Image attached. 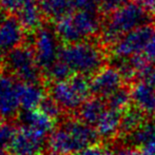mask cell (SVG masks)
<instances>
[{
	"mask_svg": "<svg viewBox=\"0 0 155 155\" xmlns=\"http://www.w3.org/2000/svg\"><path fill=\"white\" fill-rule=\"evenodd\" d=\"M107 106L109 109L118 111V112H126L130 108V104L132 102V96H131V90L127 87H121L120 89L114 92L111 96L106 99Z\"/></svg>",
	"mask_w": 155,
	"mask_h": 155,
	"instance_id": "cell-22",
	"label": "cell"
},
{
	"mask_svg": "<svg viewBox=\"0 0 155 155\" xmlns=\"http://www.w3.org/2000/svg\"><path fill=\"white\" fill-rule=\"evenodd\" d=\"M25 31L17 16L10 15L0 23V56L23 45Z\"/></svg>",
	"mask_w": 155,
	"mask_h": 155,
	"instance_id": "cell-11",
	"label": "cell"
},
{
	"mask_svg": "<svg viewBox=\"0 0 155 155\" xmlns=\"http://www.w3.org/2000/svg\"><path fill=\"white\" fill-rule=\"evenodd\" d=\"M49 92V96L61 110H78L92 94L91 79L74 74L69 79L52 84Z\"/></svg>",
	"mask_w": 155,
	"mask_h": 155,
	"instance_id": "cell-5",
	"label": "cell"
},
{
	"mask_svg": "<svg viewBox=\"0 0 155 155\" xmlns=\"http://www.w3.org/2000/svg\"><path fill=\"white\" fill-rule=\"evenodd\" d=\"M18 97L20 109L23 111H31L39 109L47 96L40 84H27L19 81Z\"/></svg>",
	"mask_w": 155,
	"mask_h": 155,
	"instance_id": "cell-15",
	"label": "cell"
},
{
	"mask_svg": "<svg viewBox=\"0 0 155 155\" xmlns=\"http://www.w3.org/2000/svg\"><path fill=\"white\" fill-rule=\"evenodd\" d=\"M107 155H143L140 150L137 149H124L116 153H108Z\"/></svg>",
	"mask_w": 155,
	"mask_h": 155,
	"instance_id": "cell-32",
	"label": "cell"
},
{
	"mask_svg": "<svg viewBox=\"0 0 155 155\" xmlns=\"http://www.w3.org/2000/svg\"><path fill=\"white\" fill-rule=\"evenodd\" d=\"M131 96L134 107L141 111L147 116L155 115V90L143 81H137L132 84Z\"/></svg>",
	"mask_w": 155,
	"mask_h": 155,
	"instance_id": "cell-14",
	"label": "cell"
},
{
	"mask_svg": "<svg viewBox=\"0 0 155 155\" xmlns=\"http://www.w3.org/2000/svg\"><path fill=\"white\" fill-rule=\"evenodd\" d=\"M49 155H59V154H56V153H52V152H51V153H50Z\"/></svg>",
	"mask_w": 155,
	"mask_h": 155,
	"instance_id": "cell-33",
	"label": "cell"
},
{
	"mask_svg": "<svg viewBox=\"0 0 155 155\" xmlns=\"http://www.w3.org/2000/svg\"><path fill=\"white\" fill-rule=\"evenodd\" d=\"M98 135L94 127L79 119H68L49 136V148L52 153L59 155H75L81 150L97 145Z\"/></svg>",
	"mask_w": 155,
	"mask_h": 155,
	"instance_id": "cell-2",
	"label": "cell"
},
{
	"mask_svg": "<svg viewBox=\"0 0 155 155\" xmlns=\"http://www.w3.org/2000/svg\"><path fill=\"white\" fill-rule=\"evenodd\" d=\"M73 75L74 74L72 73L70 68L68 67L62 60L58 59L43 76H45V78H47L49 81L54 84V82H59V81H63V80L69 79V78Z\"/></svg>",
	"mask_w": 155,
	"mask_h": 155,
	"instance_id": "cell-24",
	"label": "cell"
},
{
	"mask_svg": "<svg viewBox=\"0 0 155 155\" xmlns=\"http://www.w3.org/2000/svg\"><path fill=\"white\" fill-rule=\"evenodd\" d=\"M3 57L8 73L17 80L27 84H40L42 73L37 64L32 45H19Z\"/></svg>",
	"mask_w": 155,
	"mask_h": 155,
	"instance_id": "cell-7",
	"label": "cell"
},
{
	"mask_svg": "<svg viewBox=\"0 0 155 155\" xmlns=\"http://www.w3.org/2000/svg\"><path fill=\"white\" fill-rule=\"evenodd\" d=\"M6 155H13V154H6Z\"/></svg>",
	"mask_w": 155,
	"mask_h": 155,
	"instance_id": "cell-34",
	"label": "cell"
},
{
	"mask_svg": "<svg viewBox=\"0 0 155 155\" xmlns=\"http://www.w3.org/2000/svg\"><path fill=\"white\" fill-rule=\"evenodd\" d=\"M107 102L104 99L98 97L89 98L79 109H78V117L82 123L94 127L99 121L107 110Z\"/></svg>",
	"mask_w": 155,
	"mask_h": 155,
	"instance_id": "cell-18",
	"label": "cell"
},
{
	"mask_svg": "<svg viewBox=\"0 0 155 155\" xmlns=\"http://www.w3.org/2000/svg\"><path fill=\"white\" fill-rule=\"evenodd\" d=\"M139 81L145 82L155 90V64H149L138 74Z\"/></svg>",
	"mask_w": 155,
	"mask_h": 155,
	"instance_id": "cell-28",
	"label": "cell"
},
{
	"mask_svg": "<svg viewBox=\"0 0 155 155\" xmlns=\"http://www.w3.org/2000/svg\"><path fill=\"white\" fill-rule=\"evenodd\" d=\"M146 115L136 107H130L126 112L123 113L120 133L123 134H132L143 126Z\"/></svg>",
	"mask_w": 155,
	"mask_h": 155,
	"instance_id": "cell-21",
	"label": "cell"
},
{
	"mask_svg": "<svg viewBox=\"0 0 155 155\" xmlns=\"http://www.w3.org/2000/svg\"><path fill=\"white\" fill-rule=\"evenodd\" d=\"M107 50L99 42L93 40L64 45L60 49L59 59L75 75L93 77L106 67L108 56Z\"/></svg>",
	"mask_w": 155,
	"mask_h": 155,
	"instance_id": "cell-3",
	"label": "cell"
},
{
	"mask_svg": "<svg viewBox=\"0 0 155 155\" xmlns=\"http://www.w3.org/2000/svg\"><path fill=\"white\" fill-rule=\"evenodd\" d=\"M107 154H108V151H106L102 147H100L99 145H94L81 150V151L76 153L75 155H107Z\"/></svg>",
	"mask_w": 155,
	"mask_h": 155,
	"instance_id": "cell-30",
	"label": "cell"
},
{
	"mask_svg": "<svg viewBox=\"0 0 155 155\" xmlns=\"http://www.w3.org/2000/svg\"><path fill=\"white\" fill-rule=\"evenodd\" d=\"M30 1H35V0H0V8L8 15L16 16L21 11V8Z\"/></svg>",
	"mask_w": 155,
	"mask_h": 155,
	"instance_id": "cell-25",
	"label": "cell"
},
{
	"mask_svg": "<svg viewBox=\"0 0 155 155\" xmlns=\"http://www.w3.org/2000/svg\"><path fill=\"white\" fill-rule=\"evenodd\" d=\"M152 17L155 16V0H132Z\"/></svg>",
	"mask_w": 155,
	"mask_h": 155,
	"instance_id": "cell-31",
	"label": "cell"
},
{
	"mask_svg": "<svg viewBox=\"0 0 155 155\" xmlns=\"http://www.w3.org/2000/svg\"><path fill=\"white\" fill-rule=\"evenodd\" d=\"M74 10H98L95 0H72ZM99 11V10H98Z\"/></svg>",
	"mask_w": 155,
	"mask_h": 155,
	"instance_id": "cell-29",
	"label": "cell"
},
{
	"mask_svg": "<svg viewBox=\"0 0 155 155\" xmlns=\"http://www.w3.org/2000/svg\"><path fill=\"white\" fill-rule=\"evenodd\" d=\"M132 139L140 147L143 155H155V121L146 123L132 133Z\"/></svg>",
	"mask_w": 155,
	"mask_h": 155,
	"instance_id": "cell-20",
	"label": "cell"
},
{
	"mask_svg": "<svg viewBox=\"0 0 155 155\" xmlns=\"http://www.w3.org/2000/svg\"><path fill=\"white\" fill-rule=\"evenodd\" d=\"M123 113L118 111L107 109L106 112L100 117L99 121L95 126L99 137L104 139H111L120 133Z\"/></svg>",
	"mask_w": 155,
	"mask_h": 155,
	"instance_id": "cell-17",
	"label": "cell"
},
{
	"mask_svg": "<svg viewBox=\"0 0 155 155\" xmlns=\"http://www.w3.org/2000/svg\"><path fill=\"white\" fill-rule=\"evenodd\" d=\"M124 77L114 65H106L91 78V91L95 97L107 99L124 87Z\"/></svg>",
	"mask_w": 155,
	"mask_h": 155,
	"instance_id": "cell-9",
	"label": "cell"
},
{
	"mask_svg": "<svg viewBox=\"0 0 155 155\" xmlns=\"http://www.w3.org/2000/svg\"><path fill=\"white\" fill-rule=\"evenodd\" d=\"M95 2L100 13L108 15L129 2V0H95Z\"/></svg>",
	"mask_w": 155,
	"mask_h": 155,
	"instance_id": "cell-26",
	"label": "cell"
},
{
	"mask_svg": "<svg viewBox=\"0 0 155 155\" xmlns=\"http://www.w3.org/2000/svg\"><path fill=\"white\" fill-rule=\"evenodd\" d=\"M19 80L8 73H0V118H12L20 109Z\"/></svg>",
	"mask_w": 155,
	"mask_h": 155,
	"instance_id": "cell-10",
	"label": "cell"
},
{
	"mask_svg": "<svg viewBox=\"0 0 155 155\" xmlns=\"http://www.w3.org/2000/svg\"><path fill=\"white\" fill-rule=\"evenodd\" d=\"M16 16L28 32H36L42 27L43 17L38 8L37 0L28 2Z\"/></svg>",
	"mask_w": 155,
	"mask_h": 155,
	"instance_id": "cell-19",
	"label": "cell"
},
{
	"mask_svg": "<svg viewBox=\"0 0 155 155\" xmlns=\"http://www.w3.org/2000/svg\"><path fill=\"white\" fill-rule=\"evenodd\" d=\"M152 18L135 2H127L114 12L104 15L100 33L102 45L111 48L128 33L154 22Z\"/></svg>",
	"mask_w": 155,
	"mask_h": 155,
	"instance_id": "cell-1",
	"label": "cell"
},
{
	"mask_svg": "<svg viewBox=\"0 0 155 155\" xmlns=\"http://www.w3.org/2000/svg\"><path fill=\"white\" fill-rule=\"evenodd\" d=\"M17 131L13 124L3 120L0 123V155H6L11 151Z\"/></svg>",
	"mask_w": 155,
	"mask_h": 155,
	"instance_id": "cell-23",
	"label": "cell"
},
{
	"mask_svg": "<svg viewBox=\"0 0 155 155\" xmlns=\"http://www.w3.org/2000/svg\"><path fill=\"white\" fill-rule=\"evenodd\" d=\"M59 38L55 29L49 25H42L40 29L34 32L32 47L35 52L36 61L42 75H45L59 59Z\"/></svg>",
	"mask_w": 155,
	"mask_h": 155,
	"instance_id": "cell-8",
	"label": "cell"
},
{
	"mask_svg": "<svg viewBox=\"0 0 155 155\" xmlns=\"http://www.w3.org/2000/svg\"><path fill=\"white\" fill-rule=\"evenodd\" d=\"M154 45L155 22H152L124 35L110 48V51L114 59H128L140 56L148 61Z\"/></svg>",
	"mask_w": 155,
	"mask_h": 155,
	"instance_id": "cell-6",
	"label": "cell"
},
{
	"mask_svg": "<svg viewBox=\"0 0 155 155\" xmlns=\"http://www.w3.org/2000/svg\"><path fill=\"white\" fill-rule=\"evenodd\" d=\"M39 109H40L43 113H45L48 116L53 118L54 120H56L57 117H59L60 113H61V109L59 108V106H58L50 96L49 97L47 96V97L43 99L42 104H40Z\"/></svg>",
	"mask_w": 155,
	"mask_h": 155,
	"instance_id": "cell-27",
	"label": "cell"
},
{
	"mask_svg": "<svg viewBox=\"0 0 155 155\" xmlns=\"http://www.w3.org/2000/svg\"><path fill=\"white\" fill-rule=\"evenodd\" d=\"M45 143V138L38 136L29 130L19 128L13 141L10 154L40 155Z\"/></svg>",
	"mask_w": 155,
	"mask_h": 155,
	"instance_id": "cell-13",
	"label": "cell"
},
{
	"mask_svg": "<svg viewBox=\"0 0 155 155\" xmlns=\"http://www.w3.org/2000/svg\"><path fill=\"white\" fill-rule=\"evenodd\" d=\"M104 17L98 10L74 11L56 22L58 38L65 45L92 40L100 36Z\"/></svg>",
	"mask_w": 155,
	"mask_h": 155,
	"instance_id": "cell-4",
	"label": "cell"
},
{
	"mask_svg": "<svg viewBox=\"0 0 155 155\" xmlns=\"http://www.w3.org/2000/svg\"><path fill=\"white\" fill-rule=\"evenodd\" d=\"M20 128L29 130L30 132L47 138L55 130L56 120L48 116L40 109L31 111H23L18 116Z\"/></svg>",
	"mask_w": 155,
	"mask_h": 155,
	"instance_id": "cell-12",
	"label": "cell"
},
{
	"mask_svg": "<svg viewBox=\"0 0 155 155\" xmlns=\"http://www.w3.org/2000/svg\"><path fill=\"white\" fill-rule=\"evenodd\" d=\"M42 17L47 20L58 22L74 12L72 0H37Z\"/></svg>",
	"mask_w": 155,
	"mask_h": 155,
	"instance_id": "cell-16",
	"label": "cell"
}]
</instances>
